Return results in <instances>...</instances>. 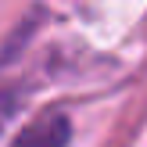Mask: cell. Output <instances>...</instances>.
Instances as JSON below:
<instances>
[{"instance_id":"1","label":"cell","mask_w":147,"mask_h":147,"mask_svg":"<svg viewBox=\"0 0 147 147\" xmlns=\"http://www.w3.org/2000/svg\"><path fill=\"white\" fill-rule=\"evenodd\" d=\"M72 136V126L61 111H43L25 133L14 140V147H65Z\"/></svg>"},{"instance_id":"2","label":"cell","mask_w":147,"mask_h":147,"mask_svg":"<svg viewBox=\"0 0 147 147\" xmlns=\"http://www.w3.org/2000/svg\"><path fill=\"white\" fill-rule=\"evenodd\" d=\"M18 108H22V90H0V136L18 115Z\"/></svg>"}]
</instances>
